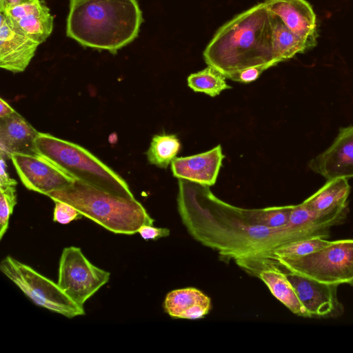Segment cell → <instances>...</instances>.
I'll list each match as a JSON object with an SVG mask.
<instances>
[{"mask_svg":"<svg viewBox=\"0 0 353 353\" xmlns=\"http://www.w3.org/2000/svg\"><path fill=\"white\" fill-rule=\"evenodd\" d=\"M177 208L193 239L223 259H263L285 245L284 231L250 223L238 208L217 198L208 186L179 179Z\"/></svg>","mask_w":353,"mask_h":353,"instance_id":"cell-1","label":"cell"},{"mask_svg":"<svg viewBox=\"0 0 353 353\" xmlns=\"http://www.w3.org/2000/svg\"><path fill=\"white\" fill-rule=\"evenodd\" d=\"M205 62L229 79L248 68L278 64L272 48V13L264 2L237 14L216 32Z\"/></svg>","mask_w":353,"mask_h":353,"instance_id":"cell-2","label":"cell"},{"mask_svg":"<svg viewBox=\"0 0 353 353\" xmlns=\"http://www.w3.org/2000/svg\"><path fill=\"white\" fill-rule=\"evenodd\" d=\"M143 22L137 0H69L65 32L83 47L116 54L138 37Z\"/></svg>","mask_w":353,"mask_h":353,"instance_id":"cell-3","label":"cell"},{"mask_svg":"<svg viewBox=\"0 0 353 353\" xmlns=\"http://www.w3.org/2000/svg\"><path fill=\"white\" fill-rule=\"evenodd\" d=\"M47 196L70 204L83 216L115 234H134L154 221L134 197L117 195L76 179L70 186Z\"/></svg>","mask_w":353,"mask_h":353,"instance_id":"cell-4","label":"cell"},{"mask_svg":"<svg viewBox=\"0 0 353 353\" xmlns=\"http://www.w3.org/2000/svg\"><path fill=\"white\" fill-rule=\"evenodd\" d=\"M34 145L37 154L74 179L117 195L134 197L121 176L82 146L43 132L38 133Z\"/></svg>","mask_w":353,"mask_h":353,"instance_id":"cell-5","label":"cell"},{"mask_svg":"<svg viewBox=\"0 0 353 353\" xmlns=\"http://www.w3.org/2000/svg\"><path fill=\"white\" fill-rule=\"evenodd\" d=\"M0 270L34 304L70 319L85 314L84 308L75 303L57 283L12 256H7L1 261Z\"/></svg>","mask_w":353,"mask_h":353,"instance_id":"cell-6","label":"cell"},{"mask_svg":"<svg viewBox=\"0 0 353 353\" xmlns=\"http://www.w3.org/2000/svg\"><path fill=\"white\" fill-rule=\"evenodd\" d=\"M275 261L283 269L323 283L350 284L353 280V239L330 241L310 254Z\"/></svg>","mask_w":353,"mask_h":353,"instance_id":"cell-7","label":"cell"},{"mask_svg":"<svg viewBox=\"0 0 353 353\" xmlns=\"http://www.w3.org/2000/svg\"><path fill=\"white\" fill-rule=\"evenodd\" d=\"M110 273L92 264L80 248H64L59 263L57 284L78 305L84 303L110 280Z\"/></svg>","mask_w":353,"mask_h":353,"instance_id":"cell-8","label":"cell"},{"mask_svg":"<svg viewBox=\"0 0 353 353\" xmlns=\"http://www.w3.org/2000/svg\"><path fill=\"white\" fill-rule=\"evenodd\" d=\"M10 159L23 185L46 196L70 186L75 181L38 154L13 153Z\"/></svg>","mask_w":353,"mask_h":353,"instance_id":"cell-9","label":"cell"},{"mask_svg":"<svg viewBox=\"0 0 353 353\" xmlns=\"http://www.w3.org/2000/svg\"><path fill=\"white\" fill-rule=\"evenodd\" d=\"M282 269L305 308L307 318H336L343 314L344 307L337 296L339 285L323 283Z\"/></svg>","mask_w":353,"mask_h":353,"instance_id":"cell-10","label":"cell"},{"mask_svg":"<svg viewBox=\"0 0 353 353\" xmlns=\"http://www.w3.org/2000/svg\"><path fill=\"white\" fill-rule=\"evenodd\" d=\"M236 263L250 274L259 278L272 294L293 314L307 317L294 288L276 261L256 259L239 260Z\"/></svg>","mask_w":353,"mask_h":353,"instance_id":"cell-11","label":"cell"},{"mask_svg":"<svg viewBox=\"0 0 353 353\" xmlns=\"http://www.w3.org/2000/svg\"><path fill=\"white\" fill-rule=\"evenodd\" d=\"M308 166L327 181L353 177V125L341 128L331 145L311 159Z\"/></svg>","mask_w":353,"mask_h":353,"instance_id":"cell-12","label":"cell"},{"mask_svg":"<svg viewBox=\"0 0 353 353\" xmlns=\"http://www.w3.org/2000/svg\"><path fill=\"white\" fill-rule=\"evenodd\" d=\"M0 67L14 73L23 72L40 45L0 12Z\"/></svg>","mask_w":353,"mask_h":353,"instance_id":"cell-13","label":"cell"},{"mask_svg":"<svg viewBox=\"0 0 353 353\" xmlns=\"http://www.w3.org/2000/svg\"><path fill=\"white\" fill-rule=\"evenodd\" d=\"M268 10L312 48L316 44V17L312 6L305 0H265Z\"/></svg>","mask_w":353,"mask_h":353,"instance_id":"cell-14","label":"cell"},{"mask_svg":"<svg viewBox=\"0 0 353 353\" xmlns=\"http://www.w3.org/2000/svg\"><path fill=\"white\" fill-rule=\"evenodd\" d=\"M225 156L221 145L207 152L188 157H176L171 163L174 177L205 186L216 181Z\"/></svg>","mask_w":353,"mask_h":353,"instance_id":"cell-15","label":"cell"},{"mask_svg":"<svg viewBox=\"0 0 353 353\" xmlns=\"http://www.w3.org/2000/svg\"><path fill=\"white\" fill-rule=\"evenodd\" d=\"M37 132L18 112L0 119V155L10 159L13 153L37 154Z\"/></svg>","mask_w":353,"mask_h":353,"instance_id":"cell-16","label":"cell"},{"mask_svg":"<svg viewBox=\"0 0 353 353\" xmlns=\"http://www.w3.org/2000/svg\"><path fill=\"white\" fill-rule=\"evenodd\" d=\"M211 307L210 297L195 288L170 291L163 303L165 312L172 319H202L209 313Z\"/></svg>","mask_w":353,"mask_h":353,"instance_id":"cell-17","label":"cell"},{"mask_svg":"<svg viewBox=\"0 0 353 353\" xmlns=\"http://www.w3.org/2000/svg\"><path fill=\"white\" fill-rule=\"evenodd\" d=\"M350 193V185L347 179H333L302 203L314 212H329L348 206Z\"/></svg>","mask_w":353,"mask_h":353,"instance_id":"cell-18","label":"cell"},{"mask_svg":"<svg viewBox=\"0 0 353 353\" xmlns=\"http://www.w3.org/2000/svg\"><path fill=\"white\" fill-rule=\"evenodd\" d=\"M272 48L278 63L310 50L307 44L272 13Z\"/></svg>","mask_w":353,"mask_h":353,"instance_id":"cell-19","label":"cell"},{"mask_svg":"<svg viewBox=\"0 0 353 353\" xmlns=\"http://www.w3.org/2000/svg\"><path fill=\"white\" fill-rule=\"evenodd\" d=\"M181 148V142L175 134H155L146 152L148 161L150 164L166 169L176 157Z\"/></svg>","mask_w":353,"mask_h":353,"instance_id":"cell-20","label":"cell"},{"mask_svg":"<svg viewBox=\"0 0 353 353\" xmlns=\"http://www.w3.org/2000/svg\"><path fill=\"white\" fill-rule=\"evenodd\" d=\"M225 76L213 67L208 66L188 77V85L196 92L205 93L214 97L231 87L225 81Z\"/></svg>","mask_w":353,"mask_h":353,"instance_id":"cell-21","label":"cell"},{"mask_svg":"<svg viewBox=\"0 0 353 353\" xmlns=\"http://www.w3.org/2000/svg\"><path fill=\"white\" fill-rule=\"evenodd\" d=\"M294 205L268 207L261 209H244L243 213L253 225H260L270 228H281L289 221Z\"/></svg>","mask_w":353,"mask_h":353,"instance_id":"cell-22","label":"cell"},{"mask_svg":"<svg viewBox=\"0 0 353 353\" xmlns=\"http://www.w3.org/2000/svg\"><path fill=\"white\" fill-rule=\"evenodd\" d=\"M10 20L20 30L39 44L43 43L50 37L53 30L54 17L50 10L41 14L30 15L16 21Z\"/></svg>","mask_w":353,"mask_h":353,"instance_id":"cell-23","label":"cell"},{"mask_svg":"<svg viewBox=\"0 0 353 353\" xmlns=\"http://www.w3.org/2000/svg\"><path fill=\"white\" fill-rule=\"evenodd\" d=\"M321 237H312L293 242L270 251L265 258L270 259H292L318 251L330 243Z\"/></svg>","mask_w":353,"mask_h":353,"instance_id":"cell-24","label":"cell"},{"mask_svg":"<svg viewBox=\"0 0 353 353\" xmlns=\"http://www.w3.org/2000/svg\"><path fill=\"white\" fill-rule=\"evenodd\" d=\"M17 184L0 185V240L6 234L17 200Z\"/></svg>","mask_w":353,"mask_h":353,"instance_id":"cell-25","label":"cell"},{"mask_svg":"<svg viewBox=\"0 0 353 353\" xmlns=\"http://www.w3.org/2000/svg\"><path fill=\"white\" fill-rule=\"evenodd\" d=\"M50 10L43 0H24L21 3L6 8L3 13L12 21L41 14Z\"/></svg>","mask_w":353,"mask_h":353,"instance_id":"cell-26","label":"cell"},{"mask_svg":"<svg viewBox=\"0 0 353 353\" xmlns=\"http://www.w3.org/2000/svg\"><path fill=\"white\" fill-rule=\"evenodd\" d=\"M53 212V221L61 224H68L72 221L81 219L83 216L70 204L56 201Z\"/></svg>","mask_w":353,"mask_h":353,"instance_id":"cell-27","label":"cell"},{"mask_svg":"<svg viewBox=\"0 0 353 353\" xmlns=\"http://www.w3.org/2000/svg\"><path fill=\"white\" fill-rule=\"evenodd\" d=\"M265 70L267 68L263 66L250 67L238 72L229 79L234 81L248 83L256 80Z\"/></svg>","mask_w":353,"mask_h":353,"instance_id":"cell-28","label":"cell"},{"mask_svg":"<svg viewBox=\"0 0 353 353\" xmlns=\"http://www.w3.org/2000/svg\"><path fill=\"white\" fill-rule=\"evenodd\" d=\"M138 232L145 240H157L168 236L170 232L168 228H157L153 225H145L139 228Z\"/></svg>","mask_w":353,"mask_h":353,"instance_id":"cell-29","label":"cell"},{"mask_svg":"<svg viewBox=\"0 0 353 353\" xmlns=\"http://www.w3.org/2000/svg\"><path fill=\"white\" fill-rule=\"evenodd\" d=\"M16 111L2 98L0 99V119L6 117Z\"/></svg>","mask_w":353,"mask_h":353,"instance_id":"cell-30","label":"cell"},{"mask_svg":"<svg viewBox=\"0 0 353 353\" xmlns=\"http://www.w3.org/2000/svg\"><path fill=\"white\" fill-rule=\"evenodd\" d=\"M23 1L24 0H0V12H3L6 8L16 6Z\"/></svg>","mask_w":353,"mask_h":353,"instance_id":"cell-31","label":"cell"},{"mask_svg":"<svg viewBox=\"0 0 353 353\" xmlns=\"http://www.w3.org/2000/svg\"><path fill=\"white\" fill-rule=\"evenodd\" d=\"M350 285L353 287V280L350 283Z\"/></svg>","mask_w":353,"mask_h":353,"instance_id":"cell-32","label":"cell"}]
</instances>
